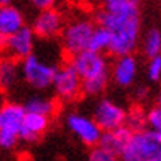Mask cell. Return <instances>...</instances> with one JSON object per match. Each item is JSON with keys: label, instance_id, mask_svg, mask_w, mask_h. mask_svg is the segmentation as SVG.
I'll return each instance as SVG.
<instances>
[{"label": "cell", "instance_id": "d4e9b609", "mask_svg": "<svg viewBox=\"0 0 161 161\" xmlns=\"http://www.w3.org/2000/svg\"><path fill=\"white\" fill-rule=\"evenodd\" d=\"M104 2V8H112V7H119L122 3H127L130 0H102Z\"/></svg>", "mask_w": 161, "mask_h": 161}, {"label": "cell", "instance_id": "6da1fadb", "mask_svg": "<svg viewBox=\"0 0 161 161\" xmlns=\"http://www.w3.org/2000/svg\"><path fill=\"white\" fill-rule=\"evenodd\" d=\"M99 26L105 28L110 33L108 53L115 58L133 54L140 43L142 21L138 5L127 2L119 7L104 8L97 13Z\"/></svg>", "mask_w": 161, "mask_h": 161}, {"label": "cell", "instance_id": "5bb4252c", "mask_svg": "<svg viewBox=\"0 0 161 161\" xmlns=\"http://www.w3.org/2000/svg\"><path fill=\"white\" fill-rule=\"evenodd\" d=\"M48 128H49L48 117L25 112L23 122H21V127L18 131V138H20V142L31 143V142H36L38 138H41Z\"/></svg>", "mask_w": 161, "mask_h": 161}, {"label": "cell", "instance_id": "30bf717a", "mask_svg": "<svg viewBox=\"0 0 161 161\" xmlns=\"http://www.w3.org/2000/svg\"><path fill=\"white\" fill-rule=\"evenodd\" d=\"M35 45H36V36L31 31L30 26H23L18 31H15L12 36L5 40L3 49L7 53V58L13 61H21L35 53Z\"/></svg>", "mask_w": 161, "mask_h": 161}, {"label": "cell", "instance_id": "8fae6325", "mask_svg": "<svg viewBox=\"0 0 161 161\" xmlns=\"http://www.w3.org/2000/svg\"><path fill=\"white\" fill-rule=\"evenodd\" d=\"M138 76V61L133 54L119 56L110 68V79L119 87H131Z\"/></svg>", "mask_w": 161, "mask_h": 161}, {"label": "cell", "instance_id": "7402d4cb", "mask_svg": "<svg viewBox=\"0 0 161 161\" xmlns=\"http://www.w3.org/2000/svg\"><path fill=\"white\" fill-rule=\"evenodd\" d=\"M146 77L151 82H158L161 77V56L150 58L148 64H146Z\"/></svg>", "mask_w": 161, "mask_h": 161}, {"label": "cell", "instance_id": "2e32d148", "mask_svg": "<svg viewBox=\"0 0 161 161\" xmlns=\"http://www.w3.org/2000/svg\"><path fill=\"white\" fill-rule=\"evenodd\" d=\"M20 80V64L10 58H0V91H12Z\"/></svg>", "mask_w": 161, "mask_h": 161}, {"label": "cell", "instance_id": "277c9868", "mask_svg": "<svg viewBox=\"0 0 161 161\" xmlns=\"http://www.w3.org/2000/svg\"><path fill=\"white\" fill-rule=\"evenodd\" d=\"M18 64H20V79H23L31 89L46 91L51 87L58 64L46 61L43 56L36 53L21 59Z\"/></svg>", "mask_w": 161, "mask_h": 161}, {"label": "cell", "instance_id": "d6986e66", "mask_svg": "<svg viewBox=\"0 0 161 161\" xmlns=\"http://www.w3.org/2000/svg\"><path fill=\"white\" fill-rule=\"evenodd\" d=\"M159 51H161V33H159L158 28H151V30H148V33L145 35L143 53L150 59V58L159 56Z\"/></svg>", "mask_w": 161, "mask_h": 161}, {"label": "cell", "instance_id": "e0dca14e", "mask_svg": "<svg viewBox=\"0 0 161 161\" xmlns=\"http://www.w3.org/2000/svg\"><path fill=\"white\" fill-rule=\"evenodd\" d=\"M23 108L26 114H36V115H43L51 119L56 110H58V104L53 97H46V96H33L31 99H28Z\"/></svg>", "mask_w": 161, "mask_h": 161}, {"label": "cell", "instance_id": "7c38bea8", "mask_svg": "<svg viewBox=\"0 0 161 161\" xmlns=\"http://www.w3.org/2000/svg\"><path fill=\"white\" fill-rule=\"evenodd\" d=\"M25 26V15L17 5H0V48L5 40Z\"/></svg>", "mask_w": 161, "mask_h": 161}, {"label": "cell", "instance_id": "8992f818", "mask_svg": "<svg viewBox=\"0 0 161 161\" xmlns=\"http://www.w3.org/2000/svg\"><path fill=\"white\" fill-rule=\"evenodd\" d=\"M51 87L54 91L56 99H59L63 102H72L82 94L80 77L77 76V72L72 69V66L69 63L58 66Z\"/></svg>", "mask_w": 161, "mask_h": 161}, {"label": "cell", "instance_id": "cb8c5ba5", "mask_svg": "<svg viewBox=\"0 0 161 161\" xmlns=\"http://www.w3.org/2000/svg\"><path fill=\"white\" fill-rule=\"evenodd\" d=\"M28 2H30L33 8L41 12V10H48V8H54L56 0H28Z\"/></svg>", "mask_w": 161, "mask_h": 161}, {"label": "cell", "instance_id": "f1b7e54d", "mask_svg": "<svg viewBox=\"0 0 161 161\" xmlns=\"http://www.w3.org/2000/svg\"><path fill=\"white\" fill-rule=\"evenodd\" d=\"M130 2H131V3H135V5H138V3H140V0H130Z\"/></svg>", "mask_w": 161, "mask_h": 161}, {"label": "cell", "instance_id": "3957f363", "mask_svg": "<svg viewBox=\"0 0 161 161\" xmlns=\"http://www.w3.org/2000/svg\"><path fill=\"white\" fill-rule=\"evenodd\" d=\"M120 161H161V133L148 128L133 131L119 155Z\"/></svg>", "mask_w": 161, "mask_h": 161}, {"label": "cell", "instance_id": "4316f807", "mask_svg": "<svg viewBox=\"0 0 161 161\" xmlns=\"http://www.w3.org/2000/svg\"><path fill=\"white\" fill-rule=\"evenodd\" d=\"M13 3V0H0V5H10Z\"/></svg>", "mask_w": 161, "mask_h": 161}, {"label": "cell", "instance_id": "4fadbf2b", "mask_svg": "<svg viewBox=\"0 0 161 161\" xmlns=\"http://www.w3.org/2000/svg\"><path fill=\"white\" fill-rule=\"evenodd\" d=\"M23 117H25V108L21 104L3 102V105L0 107V133L18 136Z\"/></svg>", "mask_w": 161, "mask_h": 161}, {"label": "cell", "instance_id": "83f0119b", "mask_svg": "<svg viewBox=\"0 0 161 161\" xmlns=\"http://www.w3.org/2000/svg\"><path fill=\"white\" fill-rule=\"evenodd\" d=\"M3 102H5V100H3V96H2V94H0V107L3 105Z\"/></svg>", "mask_w": 161, "mask_h": 161}, {"label": "cell", "instance_id": "7a4b0ae2", "mask_svg": "<svg viewBox=\"0 0 161 161\" xmlns=\"http://www.w3.org/2000/svg\"><path fill=\"white\" fill-rule=\"evenodd\" d=\"M69 64L82 82V94L89 97L102 96L110 80V64L104 54L82 51L71 56Z\"/></svg>", "mask_w": 161, "mask_h": 161}, {"label": "cell", "instance_id": "603a6c76", "mask_svg": "<svg viewBox=\"0 0 161 161\" xmlns=\"http://www.w3.org/2000/svg\"><path fill=\"white\" fill-rule=\"evenodd\" d=\"M87 161H120L119 156L112 155L105 150H102L100 146H94V148L89 151V158Z\"/></svg>", "mask_w": 161, "mask_h": 161}, {"label": "cell", "instance_id": "52a82bcc", "mask_svg": "<svg viewBox=\"0 0 161 161\" xmlns=\"http://www.w3.org/2000/svg\"><path fill=\"white\" fill-rule=\"evenodd\" d=\"M66 127L69 128V131L80 143L91 146V148L99 145V140L102 136V130L92 120V117L79 114V112H71L66 115Z\"/></svg>", "mask_w": 161, "mask_h": 161}, {"label": "cell", "instance_id": "5b68a950", "mask_svg": "<svg viewBox=\"0 0 161 161\" xmlns=\"http://www.w3.org/2000/svg\"><path fill=\"white\" fill-rule=\"evenodd\" d=\"M94 28H96V23L86 17L74 18L68 25H64L61 31V41L64 51L71 56L87 51Z\"/></svg>", "mask_w": 161, "mask_h": 161}, {"label": "cell", "instance_id": "484cf974", "mask_svg": "<svg viewBox=\"0 0 161 161\" xmlns=\"http://www.w3.org/2000/svg\"><path fill=\"white\" fill-rule=\"evenodd\" d=\"M148 94V91L145 89V87H138V91H136V96H140L138 99H143V96H146Z\"/></svg>", "mask_w": 161, "mask_h": 161}, {"label": "cell", "instance_id": "ba28073f", "mask_svg": "<svg viewBox=\"0 0 161 161\" xmlns=\"http://www.w3.org/2000/svg\"><path fill=\"white\" fill-rule=\"evenodd\" d=\"M127 110L110 99H99L92 112V120L102 131H108L125 125Z\"/></svg>", "mask_w": 161, "mask_h": 161}, {"label": "cell", "instance_id": "ac0fdd59", "mask_svg": "<svg viewBox=\"0 0 161 161\" xmlns=\"http://www.w3.org/2000/svg\"><path fill=\"white\" fill-rule=\"evenodd\" d=\"M108 46H110V33L105 28L97 25L92 31L87 51H92V53H97V54H104L105 51H108Z\"/></svg>", "mask_w": 161, "mask_h": 161}, {"label": "cell", "instance_id": "9a60e30c", "mask_svg": "<svg viewBox=\"0 0 161 161\" xmlns=\"http://www.w3.org/2000/svg\"><path fill=\"white\" fill-rule=\"evenodd\" d=\"M130 136H131V131L125 125L114 128V130H108V131H102V136H100L97 146H100L102 150L112 153L115 156H119L123 151V148L127 146Z\"/></svg>", "mask_w": 161, "mask_h": 161}, {"label": "cell", "instance_id": "ffe728a7", "mask_svg": "<svg viewBox=\"0 0 161 161\" xmlns=\"http://www.w3.org/2000/svg\"><path fill=\"white\" fill-rule=\"evenodd\" d=\"M125 127L133 133V131H140L146 128V122H145V112L142 108H131L127 110V117H125Z\"/></svg>", "mask_w": 161, "mask_h": 161}, {"label": "cell", "instance_id": "44dd1931", "mask_svg": "<svg viewBox=\"0 0 161 161\" xmlns=\"http://www.w3.org/2000/svg\"><path fill=\"white\" fill-rule=\"evenodd\" d=\"M145 122H146V128L151 131H158L161 130V108L159 105L151 107L148 112L145 114Z\"/></svg>", "mask_w": 161, "mask_h": 161}, {"label": "cell", "instance_id": "9c48e42d", "mask_svg": "<svg viewBox=\"0 0 161 161\" xmlns=\"http://www.w3.org/2000/svg\"><path fill=\"white\" fill-rule=\"evenodd\" d=\"M64 25L66 23H64L63 13L56 8H48V10H41L36 13L30 28L36 38L51 40L61 35Z\"/></svg>", "mask_w": 161, "mask_h": 161}]
</instances>
